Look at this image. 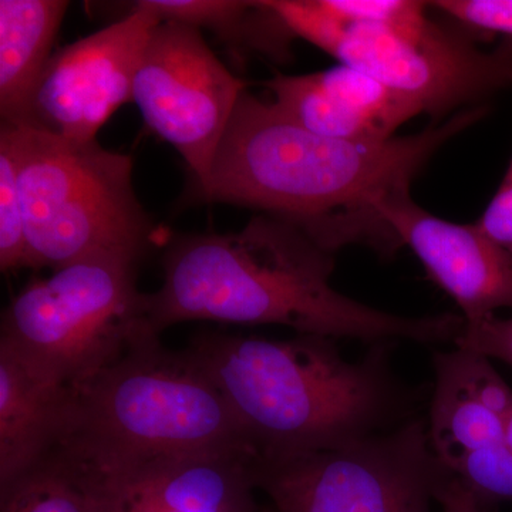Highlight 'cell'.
I'll return each instance as SVG.
<instances>
[{"mask_svg": "<svg viewBox=\"0 0 512 512\" xmlns=\"http://www.w3.org/2000/svg\"><path fill=\"white\" fill-rule=\"evenodd\" d=\"M505 437H507L508 446L512 448V413L507 420V434H505Z\"/></svg>", "mask_w": 512, "mask_h": 512, "instance_id": "cell-26", "label": "cell"}, {"mask_svg": "<svg viewBox=\"0 0 512 512\" xmlns=\"http://www.w3.org/2000/svg\"><path fill=\"white\" fill-rule=\"evenodd\" d=\"M454 346L512 367V318H498L493 313L477 320H466Z\"/></svg>", "mask_w": 512, "mask_h": 512, "instance_id": "cell-22", "label": "cell"}, {"mask_svg": "<svg viewBox=\"0 0 512 512\" xmlns=\"http://www.w3.org/2000/svg\"><path fill=\"white\" fill-rule=\"evenodd\" d=\"M134 5L151 10L163 22L210 29L229 45L247 47L276 62L291 59L296 37L266 0H141Z\"/></svg>", "mask_w": 512, "mask_h": 512, "instance_id": "cell-18", "label": "cell"}, {"mask_svg": "<svg viewBox=\"0 0 512 512\" xmlns=\"http://www.w3.org/2000/svg\"><path fill=\"white\" fill-rule=\"evenodd\" d=\"M163 268V285L147 293L157 335L187 320H218L370 345L400 339L454 345L466 325L454 313L406 318L348 298L330 284L335 254L293 222L268 214L241 231L175 238Z\"/></svg>", "mask_w": 512, "mask_h": 512, "instance_id": "cell-2", "label": "cell"}, {"mask_svg": "<svg viewBox=\"0 0 512 512\" xmlns=\"http://www.w3.org/2000/svg\"><path fill=\"white\" fill-rule=\"evenodd\" d=\"M117 507H119L120 512H174V511L156 510V508L128 507V505H120L119 503H117Z\"/></svg>", "mask_w": 512, "mask_h": 512, "instance_id": "cell-25", "label": "cell"}, {"mask_svg": "<svg viewBox=\"0 0 512 512\" xmlns=\"http://www.w3.org/2000/svg\"><path fill=\"white\" fill-rule=\"evenodd\" d=\"M137 264L93 259L35 279L2 315L0 346L76 389L153 336Z\"/></svg>", "mask_w": 512, "mask_h": 512, "instance_id": "cell-7", "label": "cell"}, {"mask_svg": "<svg viewBox=\"0 0 512 512\" xmlns=\"http://www.w3.org/2000/svg\"><path fill=\"white\" fill-rule=\"evenodd\" d=\"M256 456L218 448L158 458L106 478L117 503L174 512H255Z\"/></svg>", "mask_w": 512, "mask_h": 512, "instance_id": "cell-13", "label": "cell"}, {"mask_svg": "<svg viewBox=\"0 0 512 512\" xmlns=\"http://www.w3.org/2000/svg\"><path fill=\"white\" fill-rule=\"evenodd\" d=\"M427 433L441 463L453 470L474 451L507 441L512 389L491 359L456 348L434 355Z\"/></svg>", "mask_w": 512, "mask_h": 512, "instance_id": "cell-14", "label": "cell"}, {"mask_svg": "<svg viewBox=\"0 0 512 512\" xmlns=\"http://www.w3.org/2000/svg\"><path fill=\"white\" fill-rule=\"evenodd\" d=\"M72 407L70 387L40 375L0 346V491L60 447Z\"/></svg>", "mask_w": 512, "mask_h": 512, "instance_id": "cell-15", "label": "cell"}, {"mask_svg": "<svg viewBox=\"0 0 512 512\" xmlns=\"http://www.w3.org/2000/svg\"><path fill=\"white\" fill-rule=\"evenodd\" d=\"M161 22L133 3L124 18L60 49L40 74L18 123L66 140H97L110 117L133 101L144 50Z\"/></svg>", "mask_w": 512, "mask_h": 512, "instance_id": "cell-10", "label": "cell"}, {"mask_svg": "<svg viewBox=\"0 0 512 512\" xmlns=\"http://www.w3.org/2000/svg\"><path fill=\"white\" fill-rule=\"evenodd\" d=\"M0 512H120L106 478L64 448L0 491Z\"/></svg>", "mask_w": 512, "mask_h": 512, "instance_id": "cell-17", "label": "cell"}, {"mask_svg": "<svg viewBox=\"0 0 512 512\" xmlns=\"http://www.w3.org/2000/svg\"><path fill=\"white\" fill-rule=\"evenodd\" d=\"M476 224L512 255V160L503 183Z\"/></svg>", "mask_w": 512, "mask_h": 512, "instance_id": "cell-23", "label": "cell"}, {"mask_svg": "<svg viewBox=\"0 0 512 512\" xmlns=\"http://www.w3.org/2000/svg\"><path fill=\"white\" fill-rule=\"evenodd\" d=\"M451 477L420 416L346 446L255 464V487L276 512H431Z\"/></svg>", "mask_w": 512, "mask_h": 512, "instance_id": "cell-8", "label": "cell"}, {"mask_svg": "<svg viewBox=\"0 0 512 512\" xmlns=\"http://www.w3.org/2000/svg\"><path fill=\"white\" fill-rule=\"evenodd\" d=\"M8 128L19 164L29 268L93 259L138 264L153 227L133 187V158L20 123Z\"/></svg>", "mask_w": 512, "mask_h": 512, "instance_id": "cell-5", "label": "cell"}, {"mask_svg": "<svg viewBox=\"0 0 512 512\" xmlns=\"http://www.w3.org/2000/svg\"><path fill=\"white\" fill-rule=\"evenodd\" d=\"M244 92L201 29L164 20L144 50L133 101L148 128L183 156L200 188Z\"/></svg>", "mask_w": 512, "mask_h": 512, "instance_id": "cell-9", "label": "cell"}, {"mask_svg": "<svg viewBox=\"0 0 512 512\" xmlns=\"http://www.w3.org/2000/svg\"><path fill=\"white\" fill-rule=\"evenodd\" d=\"M393 342L349 362L336 340H274L205 333L190 352L220 387L256 461H276L397 429L417 416L420 394L390 366Z\"/></svg>", "mask_w": 512, "mask_h": 512, "instance_id": "cell-3", "label": "cell"}, {"mask_svg": "<svg viewBox=\"0 0 512 512\" xmlns=\"http://www.w3.org/2000/svg\"><path fill=\"white\" fill-rule=\"evenodd\" d=\"M19 164L12 136L0 126V268H29L25 217L19 192Z\"/></svg>", "mask_w": 512, "mask_h": 512, "instance_id": "cell-19", "label": "cell"}, {"mask_svg": "<svg viewBox=\"0 0 512 512\" xmlns=\"http://www.w3.org/2000/svg\"><path fill=\"white\" fill-rule=\"evenodd\" d=\"M266 3L296 39L406 94L430 116L480 106L512 87L511 39L494 50L480 49L431 20L429 6L399 22L342 23L322 12L316 0Z\"/></svg>", "mask_w": 512, "mask_h": 512, "instance_id": "cell-6", "label": "cell"}, {"mask_svg": "<svg viewBox=\"0 0 512 512\" xmlns=\"http://www.w3.org/2000/svg\"><path fill=\"white\" fill-rule=\"evenodd\" d=\"M437 501L443 512H487V504L454 476L444 485Z\"/></svg>", "mask_w": 512, "mask_h": 512, "instance_id": "cell-24", "label": "cell"}, {"mask_svg": "<svg viewBox=\"0 0 512 512\" xmlns=\"http://www.w3.org/2000/svg\"><path fill=\"white\" fill-rule=\"evenodd\" d=\"M266 87L276 106L298 126L336 140L384 143L424 114L406 94L342 63L299 76L278 74Z\"/></svg>", "mask_w": 512, "mask_h": 512, "instance_id": "cell-12", "label": "cell"}, {"mask_svg": "<svg viewBox=\"0 0 512 512\" xmlns=\"http://www.w3.org/2000/svg\"><path fill=\"white\" fill-rule=\"evenodd\" d=\"M485 114L470 107L413 136L356 143L311 133L245 90L198 190L204 200L293 222L332 254L359 244L387 258L392 237L376 205L410 188L444 144Z\"/></svg>", "mask_w": 512, "mask_h": 512, "instance_id": "cell-1", "label": "cell"}, {"mask_svg": "<svg viewBox=\"0 0 512 512\" xmlns=\"http://www.w3.org/2000/svg\"><path fill=\"white\" fill-rule=\"evenodd\" d=\"M70 2L0 0V116L18 123L40 74L52 57V46Z\"/></svg>", "mask_w": 512, "mask_h": 512, "instance_id": "cell-16", "label": "cell"}, {"mask_svg": "<svg viewBox=\"0 0 512 512\" xmlns=\"http://www.w3.org/2000/svg\"><path fill=\"white\" fill-rule=\"evenodd\" d=\"M427 6L474 32L512 40V0H437Z\"/></svg>", "mask_w": 512, "mask_h": 512, "instance_id": "cell-21", "label": "cell"}, {"mask_svg": "<svg viewBox=\"0 0 512 512\" xmlns=\"http://www.w3.org/2000/svg\"><path fill=\"white\" fill-rule=\"evenodd\" d=\"M376 212L399 248L412 249L464 319L512 309V255L476 222L457 224L436 217L413 201L410 188L384 198Z\"/></svg>", "mask_w": 512, "mask_h": 512, "instance_id": "cell-11", "label": "cell"}, {"mask_svg": "<svg viewBox=\"0 0 512 512\" xmlns=\"http://www.w3.org/2000/svg\"><path fill=\"white\" fill-rule=\"evenodd\" d=\"M72 392L70 426L60 448L104 478L178 454L252 451L207 370L190 350L165 349L160 336L138 343Z\"/></svg>", "mask_w": 512, "mask_h": 512, "instance_id": "cell-4", "label": "cell"}, {"mask_svg": "<svg viewBox=\"0 0 512 512\" xmlns=\"http://www.w3.org/2000/svg\"><path fill=\"white\" fill-rule=\"evenodd\" d=\"M451 474L487 505L512 503V448L507 441L468 454Z\"/></svg>", "mask_w": 512, "mask_h": 512, "instance_id": "cell-20", "label": "cell"}]
</instances>
